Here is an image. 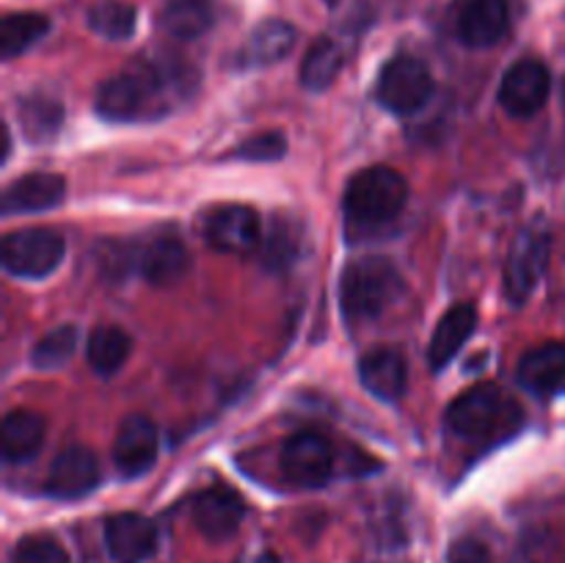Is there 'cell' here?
I'll list each match as a JSON object with an SVG mask.
<instances>
[{"label":"cell","instance_id":"6da1fadb","mask_svg":"<svg viewBox=\"0 0 565 563\" xmlns=\"http://www.w3.org/2000/svg\"><path fill=\"white\" fill-rule=\"evenodd\" d=\"M408 202V182L390 166H370L359 171L345 191L348 230L364 235L379 232L403 213Z\"/></svg>","mask_w":565,"mask_h":563},{"label":"cell","instance_id":"7a4b0ae2","mask_svg":"<svg viewBox=\"0 0 565 563\" xmlns=\"http://www.w3.org/2000/svg\"><path fill=\"white\" fill-rule=\"evenodd\" d=\"M401 293V274L386 257H359L340 276V309L348 323H364L390 309Z\"/></svg>","mask_w":565,"mask_h":563},{"label":"cell","instance_id":"3957f363","mask_svg":"<svg viewBox=\"0 0 565 563\" xmlns=\"http://www.w3.org/2000/svg\"><path fill=\"white\" fill-rule=\"evenodd\" d=\"M434 75H430L428 64L419 61L417 55L397 53L392 55L379 72L375 81V99L384 105L386 110L397 116H412L423 110L434 97Z\"/></svg>","mask_w":565,"mask_h":563},{"label":"cell","instance_id":"277c9868","mask_svg":"<svg viewBox=\"0 0 565 563\" xmlns=\"http://www.w3.org/2000/svg\"><path fill=\"white\" fill-rule=\"evenodd\" d=\"M3 268L20 279H44L64 259V237L47 226H25L3 237Z\"/></svg>","mask_w":565,"mask_h":563},{"label":"cell","instance_id":"5b68a950","mask_svg":"<svg viewBox=\"0 0 565 563\" xmlns=\"http://www.w3.org/2000/svg\"><path fill=\"white\" fill-rule=\"evenodd\" d=\"M281 472L303 489H318L334 472V447L320 431H298L281 447Z\"/></svg>","mask_w":565,"mask_h":563},{"label":"cell","instance_id":"8992f818","mask_svg":"<svg viewBox=\"0 0 565 563\" xmlns=\"http://www.w3.org/2000/svg\"><path fill=\"white\" fill-rule=\"evenodd\" d=\"M550 259V232L541 226H527L519 232L505 265V296L513 304H524L533 296Z\"/></svg>","mask_w":565,"mask_h":563},{"label":"cell","instance_id":"52a82bcc","mask_svg":"<svg viewBox=\"0 0 565 563\" xmlns=\"http://www.w3.org/2000/svg\"><path fill=\"white\" fill-rule=\"evenodd\" d=\"M204 241L224 254H248L257 248L263 230L259 219L246 204H218L202 221Z\"/></svg>","mask_w":565,"mask_h":563},{"label":"cell","instance_id":"ba28073f","mask_svg":"<svg viewBox=\"0 0 565 563\" xmlns=\"http://www.w3.org/2000/svg\"><path fill=\"white\" fill-rule=\"evenodd\" d=\"M552 77L541 61L522 59L505 72L500 83V105L505 114L516 116V119H527L544 108L546 97H550Z\"/></svg>","mask_w":565,"mask_h":563},{"label":"cell","instance_id":"9c48e42d","mask_svg":"<svg viewBox=\"0 0 565 563\" xmlns=\"http://www.w3.org/2000/svg\"><path fill=\"white\" fill-rule=\"evenodd\" d=\"M158 428L143 414H130L114 439V464L125 478L149 472L158 461Z\"/></svg>","mask_w":565,"mask_h":563},{"label":"cell","instance_id":"30bf717a","mask_svg":"<svg viewBox=\"0 0 565 563\" xmlns=\"http://www.w3.org/2000/svg\"><path fill=\"white\" fill-rule=\"evenodd\" d=\"M105 546L116 563H143L158 550V528L141 513H116L105 522Z\"/></svg>","mask_w":565,"mask_h":563},{"label":"cell","instance_id":"8fae6325","mask_svg":"<svg viewBox=\"0 0 565 563\" xmlns=\"http://www.w3.org/2000/svg\"><path fill=\"white\" fill-rule=\"evenodd\" d=\"M99 484V461L88 447L72 445L53 458L47 472V495L58 500L86 497Z\"/></svg>","mask_w":565,"mask_h":563},{"label":"cell","instance_id":"7c38bea8","mask_svg":"<svg viewBox=\"0 0 565 563\" xmlns=\"http://www.w3.org/2000/svg\"><path fill=\"white\" fill-rule=\"evenodd\" d=\"M243 517H246V502L230 486H213V489L202 491L193 502V522L213 541L235 535Z\"/></svg>","mask_w":565,"mask_h":563},{"label":"cell","instance_id":"4fadbf2b","mask_svg":"<svg viewBox=\"0 0 565 563\" xmlns=\"http://www.w3.org/2000/svg\"><path fill=\"white\" fill-rule=\"evenodd\" d=\"M502 395L494 384H478L458 395L447 408V425L458 436H483L497 425Z\"/></svg>","mask_w":565,"mask_h":563},{"label":"cell","instance_id":"5bb4252c","mask_svg":"<svg viewBox=\"0 0 565 563\" xmlns=\"http://www.w3.org/2000/svg\"><path fill=\"white\" fill-rule=\"evenodd\" d=\"M511 22L505 0H463L456 14V33L467 47H491Z\"/></svg>","mask_w":565,"mask_h":563},{"label":"cell","instance_id":"9a60e30c","mask_svg":"<svg viewBox=\"0 0 565 563\" xmlns=\"http://www.w3.org/2000/svg\"><path fill=\"white\" fill-rule=\"evenodd\" d=\"M188 265H191V254H188L185 243L180 235H154L143 246L136 248V268L149 285L166 287L174 285L185 276Z\"/></svg>","mask_w":565,"mask_h":563},{"label":"cell","instance_id":"2e32d148","mask_svg":"<svg viewBox=\"0 0 565 563\" xmlns=\"http://www.w3.org/2000/svg\"><path fill=\"white\" fill-rule=\"evenodd\" d=\"M66 182L61 174L50 171H33V174L20 177L11 185L3 188V202L0 210L3 215H22V213H42V210L55 208L64 202Z\"/></svg>","mask_w":565,"mask_h":563},{"label":"cell","instance_id":"e0dca14e","mask_svg":"<svg viewBox=\"0 0 565 563\" xmlns=\"http://www.w3.org/2000/svg\"><path fill=\"white\" fill-rule=\"evenodd\" d=\"M359 379L370 395L381 401H397L408 384L406 357L397 348H375L359 362Z\"/></svg>","mask_w":565,"mask_h":563},{"label":"cell","instance_id":"ac0fdd59","mask_svg":"<svg viewBox=\"0 0 565 563\" xmlns=\"http://www.w3.org/2000/svg\"><path fill=\"white\" fill-rule=\"evenodd\" d=\"M475 326H478V309L472 304H456L441 315L439 326H436L434 337H430L428 362L434 370L447 368L461 351L463 342L472 337Z\"/></svg>","mask_w":565,"mask_h":563},{"label":"cell","instance_id":"d6986e66","mask_svg":"<svg viewBox=\"0 0 565 563\" xmlns=\"http://www.w3.org/2000/svg\"><path fill=\"white\" fill-rule=\"evenodd\" d=\"M519 384L535 395H550L565 384V346L546 342L533 348L519 362Z\"/></svg>","mask_w":565,"mask_h":563},{"label":"cell","instance_id":"ffe728a7","mask_svg":"<svg viewBox=\"0 0 565 563\" xmlns=\"http://www.w3.org/2000/svg\"><path fill=\"white\" fill-rule=\"evenodd\" d=\"M296 44V28L285 20H265L252 31L243 44L237 64L241 66H270L285 59Z\"/></svg>","mask_w":565,"mask_h":563},{"label":"cell","instance_id":"44dd1931","mask_svg":"<svg viewBox=\"0 0 565 563\" xmlns=\"http://www.w3.org/2000/svg\"><path fill=\"white\" fill-rule=\"evenodd\" d=\"M44 445V419L28 408H14L3 419V458L9 464L31 461Z\"/></svg>","mask_w":565,"mask_h":563},{"label":"cell","instance_id":"7402d4cb","mask_svg":"<svg viewBox=\"0 0 565 563\" xmlns=\"http://www.w3.org/2000/svg\"><path fill=\"white\" fill-rule=\"evenodd\" d=\"M213 25V3L210 0H163L160 6V28L171 39L191 42L204 36Z\"/></svg>","mask_w":565,"mask_h":563},{"label":"cell","instance_id":"603a6c76","mask_svg":"<svg viewBox=\"0 0 565 563\" xmlns=\"http://www.w3.org/2000/svg\"><path fill=\"white\" fill-rule=\"evenodd\" d=\"M17 116H20L22 132L33 144L53 141L58 136L61 125H64V108L50 94H25V97H20Z\"/></svg>","mask_w":565,"mask_h":563},{"label":"cell","instance_id":"cb8c5ba5","mask_svg":"<svg viewBox=\"0 0 565 563\" xmlns=\"http://www.w3.org/2000/svg\"><path fill=\"white\" fill-rule=\"evenodd\" d=\"M130 351L132 340L125 329H119V326H97L88 337L86 359L94 373L110 375L127 362Z\"/></svg>","mask_w":565,"mask_h":563},{"label":"cell","instance_id":"d4e9b609","mask_svg":"<svg viewBox=\"0 0 565 563\" xmlns=\"http://www.w3.org/2000/svg\"><path fill=\"white\" fill-rule=\"evenodd\" d=\"M345 64V53H342L340 44L331 36H320L318 42L309 47L307 59L301 64V83L312 92H323L331 83L337 81V75L342 72Z\"/></svg>","mask_w":565,"mask_h":563},{"label":"cell","instance_id":"484cf974","mask_svg":"<svg viewBox=\"0 0 565 563\" xmlns=\"http://www.w3.org/2000/svg\"><path fill=\"white\" fill-rule=\"evenodd\" d=\"M47 31L50 20L42 14L22 11V14L3 17V22H0V55H3V61L17 59L28 47H33Z\"/></svg>","mask_w":565,"mask_h":563},{"label":"cell","instance_id":"4316f807","mask_svg":"<svg viewBox=\"0 0 565 563\" xmlns=\"http://www.w3.org/2000/svg\"><path fill=\"white\" fill-rule=\"evenodd\" d=\"M138 14L132 6L119 3V0H108V3H97L88 11V28L94 33H99L103 39L110 42H121V39H130L136 31Z\"/></svg>","mask_w":565,"mask_h":563},{"label":"cell","instance_id":"83f0119b","mask_svg":"<svg viewBox=\"0 0 565 563\" xmlns=\"http://www.w3.org/2000/svg\"><path fill=\"white\" fill-rule=\"evenodd\" d=\"M298 248H301V230L290 219H276L265 235L263 263L270 270H285L287 265L296 263Z\"/></svg>","mask_w":565,"mask_h":563},{"label":"cell","instance_id":"f1b7e54d","mask_svg":"<svg viewBox=\"0 0 565 563\" xmlns=\"http://www.w3.org/2000/svg\"><path fill=\"white\" fill-rule=\"evenodd\" d=\"M77 346V329L75 326H58L50 334H44L42 340L36 342L31 353V362L36 370H58L64 368L72 359Z\"/></svg>","mask_w":565,"mask_h":563},{"label":"cell","instance_id":"f546056e","mask_svg":"<svg viewBox=\"0 0 565 563\" xmlns=\"http://www.w3.org/2000/svg\"><path fill=\"white\" fill-rule=\"evenodd\" d=\"M11 563H70V555L50 535H28L17 544Z\"/></svg>","mask_w":565,"mask_h":563},{"label":"cell","instance_id":"4dcf8cb0","mask_svg":"<svg viewBox=\"0 0 565 563\" xmlns=\"http://www.w3.org/2000/svg\"><path fill=\"white\" fill-rule=\"evenodd\" d=\"M287 141L279 130L257 132V136L246 138V141L237 147V158L243 160H257V163H265V160H279L285 158Z\"/></svg>","mask_w":565,"mask_h":563},{"label":"cell","instance_id":"1f68e13d","mask_svg":"<svg viewBox=\"0 0 565 563\" xmlns=\"http://www.w3.org/2000/svg\"><path fill=\"white\" fill-rule=\"evenodd\" d=\"M522 563H561V550L550 533H533L522 544Z\"/></svg>","mask_w":565,"mask_h":563},{"label":"cell","instance_id":"d6a6232c","mask_svg":"<svg viewBox=\"0 0 565 563\" xmlns=\"http://www.w3.org/2000/svg\"><path fill=\"white\" fill-rule=\"evenodd\" d=\"M447 563H494L491 550L480 539L463 535V539L452 541L450 552H447Z\"/></svg>","mask_w":565,"mask_h":563},{"label":"cell","instance_id":"836d02e7","mask_svg":"<svg viewBox=\"0 0 565 563\" xmlns=\"http://www.w3.org/2000/svg\"><path fill=\"white\" fill-rule=\"evenodd\" d=\"M241 563H279V557H276L274 552H257V555L243 557Z\"/></svg>","mask_w":565,"mask_h":563}]
</instances>
